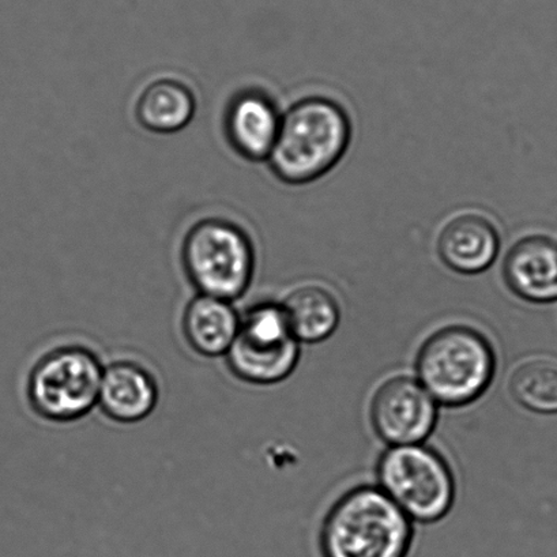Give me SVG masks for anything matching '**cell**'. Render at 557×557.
<instances>
[{"label":"cell","instance_id":"cell-13","mask_svg":"<svg viewBox=\"0 0 557 557\" xmlns=\"http://www.w3.org/2000/svg\"><path fill=\"white\" fill-rule=\"evenodd\" d=\"M300 357L301 345L297 341L268 345L252 343L237 334L225 360L237 380L253 386H273L294 374Z\"/></svg>","mask_w":557,"mask_h":557},{"label":"cell","instance_id":"cell-5","mask_svg":"<svg viewBox=\"0 0 557 557\" xmlns=\"http://www.w3.org/2000/svg\"><path fill=\"white\" fill-rule=\"evenodd\" d=\"M182 263L198 295L235 301L245 296L256 272L250 237L228 220L205 219L184 236Z\"/></svg>","mask_w":557,"mask_h":557},{"label":"cell","instance_id":"cell-14","mask_svg":"<svg viewBox=\"0 0 557 557\" xmlns=\"http://www.w3.org/2000/svg\"><path fill=\"white\" fill-rule=\"evenodd\" d=\"M197 101L188 86L162 78L140 91L135 116L145 129L154 134H175L193 122Z\"/></svg>","mask_w":557,"mask_h":557},{"label":"cell","instance_id":"cell-9","mask_svg":"<svg viewBox=\"0 0 557 557\" xmlns=\"http://www.w3.org/2000/svg\"><path fill=\"white\" fill-rule=\"evenodd\" d=\"M159 396L148 370L132 361H116L102 371L97 407L115 423L135 424L154 412Z\"/></svg>","mask_w":557,"mask_h":557},{"label":"cell","instance_id":"cell-7","mask_svg":"<svg viewBox=\"0 0 557 557\" xmlns=\"http://www.w3.org/2000/svg\"><path fill=\"white\" fill-rule=\"evenodd\" d=\"M441 407L416 376L388 377L371 398V429L387 447L421 445L434 434Z\"/></svg>","mask_w":557,"mask_h":557},{"label":"cell","instance_id":"cell-1","mask_svg":"<svg viewBox=\"0 0 557 557\" xmlns=\"http://www.w3.org/2000/svg\"><path fill=\"white\" fill-rule=\"evenodd\" d=\"M414 523L376 484L338 497L319 529L323 557H407Z\"/></svg>","mask_w":557,"mask_h":557},{"label":"cell","instance_id":"cell-6","mask_svg":"<svg viewBox=\"0 0 557 557\" xmlns=\"http://www.w3.org/2000/svg\"><path fill=\"white\" fill-rule=\"evenodd\" d=\"M102 371L99 357L83 346L51 350L30 371L32 409L51 423H73L85 418L99 403Z\"/></svg>","mask_w":557,"mask_h":557},{"label":"cell","instance_id":"cell-17","mask_svg":"<svg viewBox=\"0 0 557 557\" xmlns=\"http://www.w3.org/2000/svg\"><path fill=\"white\" fill-rule=\"evenodd\" d=\"M239 335L253 343L281 345L296 341L283 302L262 301L240 317Z\"/></svg>","mask_w":557,"mask_h":557},{"label":"cell","instance_id":"cell-16","mask_svg":"<svg viewBox=\"0 0 557 557\" xmlns=\"http://www.w3.org/2000/svg\"><path fill=\"white\" fill-rule=\"evenodd\" d=\"M508 392L513 401L530 412L557 413V361L532 359L522 361L511 372Z\"/></svg>","mask_w":557,"mask_h":557},{"label":"cell","instance_id":"cell-12","mask_svg":"<svg viewBox=\"0 0 557 557\" xmlns=\"http://www.w3.org/2000/svg\"><path fill=\"white\" fill-rule=\"evenodd\" d=\"M184 338L199 356L225 357L240 330V315L231 301L197 295L182 319Z\"/></svg>","mask_w":557,"mask_h":557},{"label":"cell","instance_id":"cell-11","mask_svg":"<svg viewBox=\"0 0 557 557\" xmlns=\"http://www.w3.org/2000/svg\"><path fill=\"white\" fill-rule=\"evenodd\" d=\"M499 235L488 219L467 213L448 221L437 239V252L459 274H480L499 253Z\"/></svg>","mask_w":557,"mask_h":557},{"label":"cell","instance_id":"cell-4","mask_svg":"<svg viewBox=\"0 0 557 557\" xmlns=\"http://www.w3.org/2000/svg\"><path fill=\"white\" fill-rule=\"evenodd\" d=\"M375 475L376 485L413 523L441 522L456 505L450 463L425 443L387 447L377 458Z\"/></svg>","mask_w":557,"mask_h":557},{"label":"cell","instance_id":"cell-2","mask_svg":"<svg viewBox=\"0 0 557 557\" xmlns=\"http://www.w3.org/2000/svg\"><path fill=\"white\" fill-rule=\"evenodd\" d=\"M497 371L491 339L467 324L435 330L420 345L414 376L440 407L458 409L478 403L490 391Z\"/></svg>","mask_w":557,"mask_h":557},{"label":"cell","instance_id":"cell-10","mask_svg":"<svg viewBox=\"0 0 557 557\" xmlns=\"http://www.w3.org/2000/svg\"><path fill=\"white\" fill-rule=\"evenodd\" d=\"M503 275L512 294L523 300H557V243L544 236L519 240L507 253Z\"/></svg>","mask_w":557,"mask_h":557},{"label":"cell","instance_id":"cell-3","mask_svg":"<svg viewBox=\"0 0 557 557\" xmlns=\"http://www.w3.org/2000/svg\"><path fill=\"white\" fill-rule=\"evenodd\" d=\"M350 137V121L344 108L323 97H310L296 102L281 119L268 161L280 181L311 183L338 164Z\"/></svg>","mask_w":557,"mask_h":557},{"label":"cell","instance_id":"cell-8","mask_svg":"<svg viewBox=\"0 0 557 557\" xmlns=\"http://www.w3.org/2000/svg\"><path fill=\"white\" fill-rule=\"evenodd\" d=\"M281 119L277 107L261 90L237 94L226 108L224 132L228 144L247 161H268L277 140Z\"/></svg>","mask_w":557,"mask_h":557},{"label":"cell","instance_id":"cell-15","mask_svg":"<svg viewBox=\"0 0 557 557\" xmlns=\"http://www.w3.org/2000/svg\"><path fill=\"white\" fill-rule=\"evenodd\" d=\"M292 334L300 345H315L332 338L341 323L335 296L321 285H301L283 301Z\"/></svg>","mask_w":557,"mask_h":557}]
</instances>
